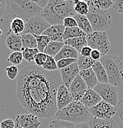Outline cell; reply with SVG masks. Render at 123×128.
<instances>
[{
    "mask_svg": "<svg viewBox=\"0 0 123 128\" xmlns=\"http://www.w3.org/2000/svg\"><path fill=\"white\" fill-rule=\"evenodd\" d=\"M92 49L91 47H89V46H84L80 50V54L84 56V57H90L91 52H92Z\"/></svg>",
    "mask_w": 123,
    "mask_h": 128,
    "instance_id": "7bdbcfd3",
    "label": "cell"
},
{
    "mask_svg": "<svg viewBox=\"0 0 123 128\" xmlns=\"http://www.w3.org/2000/svg\"><path fill=\"white\" fill-rule=\"evenodd\" d=\"M88 4L100 10H107L110 8L113 7V1L112 0H91L87 1Z\"/></svg>",
    "mask_w": 123,
    "mask_h": 128,
    "instance_id": "f546056e",
    "label": "cell"
},
{
    "mask_svg": "<svg viewBox=\"0 0 123 128\" xmlns=\"http://www.w3.org/2000/svg\"><path fill=\"white\" fill-rule=\"evenodd\" d=\"M5 70L7 76L10 80H14L18 78L20 72L16 65H10L6 67Z\"/></svg>",
    "mask_w": 123,
    "mask_h": 128,
    "instance_id": "d590c367",
    "label": "cell"
},
{
    "mask_svg": "<svg viewBox=\"0 0 123 128\" xmlns=\"http://www.w3.org/2000/svg\"><path fill=\"white\" fill-rule=\"evenodd\" d=\"M94 90L101 97L103 100L115 106L119 103V94L117 88L109 83H98Z\"/></svg>",
    "mask_w": 123,
    "mask_h": 128,
    "instance_id": "ba28073f",
    "label": "cell"
},
{
    "mask_svg": "<svg viewBox=\"0 0 123 128\" xmlns=\"http://www.w3.org/2000/svg\"><path fill=\"white\" fill-rule=\"evenodd\" d=\"M51 25L42 16H36L29 18L25 22V29L22 34L30 33L34 35H41Z\"/></svg>",
    "mask_w": 123,
    "mask_h": 128,
    "instance_id": "9c48e42d",
    "label": "cell"
},
{
    "mask_svg": "<svg viewBox=\"0 0 123 128\" xmlns=\"http://www.w3.org/2000/svg\"><path fill=\"white\" fill-rule=\"evenodd\" d=\"M95 62L96 61L92 59L91 57H84L81 54H79L77 59V64L80 72L91 68Z\"/></svg>",
    "mask_w": 123,
    "mask_h": 128,
    "instance_id": "83f0119b",
    "label": "cell"
},
{
    "mask_svg": "<svg viewBox=\"0 0 123 128\" xmlns=\"http://www.w3.org/2000/svg\"><path fill=\"white\" fill-rule=\"evenodd\" d=\"M7 14L2 18H8L11 20L15 17L22 18L25 22L31 17L41 16L43 9L34 1L30 0H6Z\"/></svg>",
    "mask_w": 123,
    "mask_h": 128,
    "instance_id": "3957f363",
    "label": "cell"
},
{
    "mask_svg": "<svg viewBox=\"0 0 123 128\" xmlns=\"http://www.w3.org/2000/svg\"><path fill=\"white\" fill-rule=\"evenodd\" d=\"M38 43V49L40 52H43L45 49L47 47L51 40L48 36L43 34L41 35H35Z\"/></svg>",
    "mask_w": 123,
    "mask_h": 128,
    "instance_id": "1f68e13d",
    "label": "cell"
},
{
    "mask_svg": "<svg viewBox=\"0 0 123 128\" xmlns=\"http://www.w3.org/2000/svg\"><path fill=\"white\" fill-rule=\"evenodd\" d=\"M61 76L63 84L67 88H69L75 78L80 74L77 62L72 64L70 66L59 70Z\"/></svg>",
    "mask_w": 123,
    "mask_h": 128,
    "instance_id": "7c38bea8",
    "label": "cell"
},
{
    "mask_svg": "<svg viewBox=\"0 0 123 128\" xmlns=\"http://www.w3.org/2000/svg\"><path fill=\"white\" fill-rule=\"evenodd\" d=\"M74 9L77 14L86 16L89 10V6L87 1L74 0Z\"/></svg>",
    "mask_w": 123,
    "mask_h": 128,
    "instance_id": "f1b7e54d",
    "label": "cell"
},
{
    "mask_svg": "<svg viewBox=\"0 0 123 128\" xmlns=\"http://www.w3.org/2000/svg\"><path fill=\"white\" fill-rule=\"evenodd\" d=\"M76 62H77V59H75V58H64V59L60 60L57 62L58 70H60L67 67Z\"/></svg>",
    "mask_w": 123,
    "mask_h": 128,
    "instance_id": "8d00e7d4",
    "label": "cell"
},
{
    "mask_svg": "<svg viewBox=\"0 0 123 128\" xmlns=\"http://www.w3.org/2000/svg\"><path fill=\"white\" fill-rule=\"evenodd\" d=\"M35 2V3H36L39 7H41L42 9L45 8L46 7V6L47 5V4L48 3L49 1L48 0H38V1H34Z\"/></svg>",
    "mask_w": 123,
    "mask_h": 128,
    "instance_id": "bcb514c9",
    "label": "cell"
},
{
    "mask_svg": "<svg viewBox=\"0 0 123 128\" xmlns=\"http://www.w3.org/2000/svg\"><path fill=\"white\" fill-rule=\"evenodd\" d=\"M15 122L10 118H7L1 122V128H15Z\"/></svg>",
    "mask_w": 123,
    "mask_h": 128,
    "instance_id": "ab89813d",
    "label": "cell"
},
{
    "mask_svg": "<svg viewBox=\"0 0 123 128\" xmlns=\"http://www.w3.org/2000/svg\"><path fill=\"white\" fill-rule=\"evenodd\" d=\"M88 88L80 74L75 78L69 88L74 101L80 102Z\"/></svg>",
    "mask_w": 123,
    "mask_h": 128,
    "instance_id": "8fae6325",
    "label": "cell"
},
{
    "mask_svg": "<svg viewBox=\"0 0 123 128\" xmlns=\"http://www.w3.org/2000/svg\"><path fill=\"white\" fill-rule=\"evenodd\" d=\"M80 74L86 84L88 89H94V88L98 84L99 81L92 68L80 72Z\"/></svg>",
    "mask_w": 123,
    "mask_h": 128,
    "instance_id": "ffe728a7",
    "label": "cell"
},
{
    "mask_svg": "<svg viewBox=\"0 0 123 128\" xmlns=\"http://www.w3.org/2000/svg\"><path fill=\"white\" fill-rule=\"evenodd\" d=\"M92 68L97 77L99 83H108L107 72L103 66L102 64L100 63V60L96 61L92 66Z\"/></svg>",
    "mask_w": 123,
    "mask_h": 128,
    "instance_id": "7402d4cb",
    "label": "cell"
},
{
    "mask_svg": "<svg viewBox=\"0 0 123 128\" xmlns=\"http://www.w3.org/2000/svg\"><path fill=\"white\" fill-rule=\"evenodd\" d=\"M88 17L94 32H106L112 25L111 13L108 10H100L89 4Z\"/></svg>",
    "mask_w": 123,
    "mask_h": 128,
    "instance_id": "8992f818",
    "label": "cell"
},
{
    "mask_svg": "<svg viewBox=\"0 0 123 128\" xmlns=\"http://www.w3.org/2000/svg\"><path fill=\"white\" fill-rule=\"evenodd\" d=\"M15 128H23L21 127V126H20V125L18 124V123H17V122H16L15 121Z\"/></svg>",
    "mask_w": 123,
    "mask_h": 128,
    "instance_id": "c3c4849f",
    "label": "cell"
},
{
    "mask_svg": "<svg viewBox=\"0 0 123 128\" xmlns=\"http://www.w3.org/2000/svg\"><path fill=\"white\" fill-rule=\"evenodd\" d=\"M23 53L21 51L13 52L9 55L7 58V61L11 63L13 65H19L23 62Z\"/></svg>",
    "mask_w": 123,
    "mask_h": 128,
    "instance_id": "d6a6232c",
    "label": "cell"
},
{
    "mask_svg": "<svg viewBox=\"0 0 123 128\" xmlns=\"http://www.w3.org/2000/svg\"><path fill=\"white\" fill-rule=\"evenodd\" d=\"M74 17L77 22L78 27L81 29L82 31L85 33L87 35L93 33V29H92V26H91L90 22L86 16L76 14V15Z\"/></svg>",
    "mask_w": 123,
    "mask_h": 128,
    "instance_id": "44dd1931",
    "label": "cell"
},
{
    "mask_svg": "<svg viewBox=\"0 0 123 128\" xmlns=\"http://www.w3.org/2000/svg\"><path fill=\"white\" fill-rule=\"evenodd\" d=\"M55 118L72 122L75 124L88 122L93 117L89 109L82 102L74 101L71 104L60 110H58Z\"/></svg>",
    "mask_w": 123,
    "mask_h": 128,
    "instance_id": "277c9868",
    "label": "cell"
},
{
    "mask_svg": "<svg viewBox=\"0 0 123 128\" xmlns=\"http://www.w3.org/2000/svg\"><path fill=\"white\" fill-rule=\"evenodd\" d=\"M65 45L64 42H58V41H50L45 49L43 53L47 56L55 57L58 55L62 48Z\"/></svg>",
    "mask_w": 123,
    "mask_h": 128,
    "instance_id": "603a6c76",
    "label": "cell"
},
{
    "mask_svg": "<svg viewBox=\"0 0 123 128\" xmlns=\"http://www.w3.org/2000/svg\"><path fill=\"white\" fill-rule=\"evenodd\" d=\"M102 100V98L94 89H88L80 102H82L85 107L89 109L97 105Z\"/></svg>",
    "mask_w": 123,
    "mask_h": 128,
    "instance_id": "e0dca14e",
    "label": "cell"
},
{
    "mask_svg": "<svg viewBox=\"0 0 123 128\" xmlns=\"http://www.w3.org/2000/svg\"><path fill=\"white\" fill-rule=\"evenodd\" d=\"M113 8L115 10L120 14H123V0L113 1Z\"/></svg>",
    "mask_w": 123,
    "mask_h": 128,
    "instance_id": "60d3db41",
    "label": "cell"
},
{
    "mask_svg": "<svg viewBox=\"0 0 123 128\" xmlns=\"http://www.w3.org/2000/svg\"><path fill=\"white\" fill-rule=\"evenodd\" d=\"M117 113L123 124V99L119 102L117 106Z\"/></svg>",
    "mask_w": 123,
    "mask_h": 128,
    "instance_id": "f6af8a7d",
    "label": "cell"
},
{
    "mask_svg": "<svg viewBox=\"0 0 123 128\" xmlns=\"http://www.w3.org/2000/svg\"><path fill=\"white\" fill-rule=\"evenodd\" d=\"M63 25L66 28H72L78 26L77 22L74 17H66L63 22Z\"/></svg>",
    "mask_w": 123,
    "mask_h": 128,
    "instance_id": "f35d334b",
    "label": "cell"
},
{
    "mask_svg": "<svg viewBox=\"0 0 123 128\" xmlns=\"http://www.w3.org/2000/svg\"><path fill=\"white\" fill-rule=\"evenodd\" d=\"M42 68L43 70L48 72H55L56 70H59L58 68L57 62L55 60V58L48 56L47 57V60L45 64Z\"/></svg>",
    "mask_w": 123,
    "mask_h": 128,
    "instance_id": "e575fe53",
    "label": "cell"
},
{
    "mask_svg": "<svg viewBox=\"0 0 123 128\" xmlns=\"http://www.w3.org/2000/svg\"><path fill=\"white\" fill-rule=\"evenodd\" d=\"M88 123L91 128H120L113 119L100 120L92 118Z\"/></svg>",
    "mask_w": 123,
    "mask_h": 128,
    "instance_id": "d6986e66",
    "label": "cell"
},
{
    "mask_svg": "<svg viewBox=\"0 0 123 128\" xmlns=\"http://www.w3.org/2000/svg\"><path fill=\"white\" fill-rule=\"evenodd\" d=\"M20 35L22 36L23 49L38 48V43L35 35L30 33H25Z\"/></svg>",
    "mask_w": 123,
    "mask_h": 128,
    "instance_id": "4316f807",
    "label": "cell"
},
{
    "mask_svg": "<svg viewBox=\"0 0 123 128\" xmlns=\"http://www.w3.org/2000/svg\"><path fill=\"white\" fill-rule=\"evenodd\" d=\"M7 14V1L0 0V16L2 18Z\"/></svg>",
    "mask_w": 123,
    "mask_h": 128,
    "instance_id": "b9f144b4",
    "label": "cell"
},
{
    "mask_svg": "<svg viewBox=\"0 0 123 128\" xmlns=\"http://www.w3.org/2000/svg\"><path fill=\"white\" fill-rule=\"evenodd\" d=\"M87 34L84 33L81 29L79 28L78 26L72 28H66L63 34V40L64 42L66 40L72 39V38H79V37L86 36Z\"/></svg>",
    "mask_w": 123,
    "mask_h": 128,
    "instance_id": "484cf974",
    "label": "cell"
},
{
    "mask_svg": "<svg viewBox=\"0 0 123 128\" xmlns=\"http://www.w3.org/2000/svg\"><path fill=\"white\" fill-rule=\"evenodd\" d=\"M39 50L38 48L36 49H24L22 50L23 58L26 61L28 62H32L34 61L35 56L38 54Z\"/></svg>",
    "mask_w": 123,
    "mask_h": 128,
    "instance_id": "836d02e7",
    "label": "cell"
},
{
    "mask_svg": "<svg viewBox=\"0 0 123 128\" xmlns=\"http://www.w3.org/2000/svg\"><path fill=\"white\" fill-rule=\"evenodd\" d=\"M100 62L107 72L108 83L120 87L123 83V58L116 55H105Z\"/></svg>",
    "mask_w": 123,
    "mask_h": 128,
    "instance_id": "5b68a950",
    "label": "cell"
},
{
    "mask_svg": "<svg viewBox=\"0 0 123 128\" xmlns=\"http://www.w3.org/2000/svg\"><path fill=\"white\" fill-rule=\"evenodd\" d=\"M65 44L72 46L74 49H76L80 54V50L84 46H88V41H87L86 36L79 37V38H72V39L67 40L64 41Z\"/></svg>",
    "mask_w": 123,
    "mask_h": 128,
    "instance_id": "d4e9b609",
    "label": "cell"
},
{
    "mask_svg": "<svg viewBox=\"0 0 123 128\" xmlns=\"http://www.w3.org/2000/svg\"><path fill=\"white\" fill-rule=\"evenodd\" d=\"M36 115L29 114H18L15 121L23 128H39L41 126V121Z\"/></svg>",
    "mask_w": 123,
    "mask_h": 128,
    "instance_id": "5bb4252c",
    "label": "cell"
},
{
    "mask_svg": "<svg viewBox=\"0 0 123 128\" xmlns=\"http://www.w3.org/2000/svg\"><path fill=\"white\" fill-rule=\"evenodd\" d=\"M74 98L69 90L64 84H62L58 89L56 94V105L58 110L64 108L74 102Z\"/></svg>",
    "mask_w": 123,
    "mask_h": 128,
    "instance_id": "4fadbf2b",
    "label": "cell"
},
{
    "mask_svg": "<svg viewBox=\"0 0 123 128\" xmlns=\"http://www.w3.org/2000/svg\"><path fill=\"white\" fill-rule=\"evenodd\" d=\"M88 46L99 50L102 56L107 55L111 48L108 34L106 32H94L86 36Z\"/></svg>",
    "mask_w": 123,
    "mask_h": 128,
    "instance_id": "52a82bcc",
    "label": "cell"
},
{
    "mask_svg": "<svg viewBox=\"0 0 123 128\" xmlns=\"http://www.w3.org/2000/svg\"><path fill=\"white\" fill-rule=\"evenodd\" d=\"M74 9V1L72 0H49L43 8L41 16L51 25H63L66 17L76 15Z\"/></svg>",
    "mask_w": 123,
    "mask_h": 128,
    "instance_id": "7a4b0ae2",
    "label": "cell"
},
{
    "mask_svg": "<svg viewBox=\"0 0 123 128\" xmlns=\"http://www.w3.org/2000/svg\"><path fill=\"white\" fill-rule=\"evenodd\" d=\"M25 29V22L22 18L15 17L10 21V29L7 32L15 34H21Z\"/></svg>",
    "mask_w": 123,
    "mask_h": 128,
    "instance_id": "cb8c5ba5",
    "label": "cell"
},
{
    "mask_svg": "<svg viewBox=\"0 0 123 128\" xmlns=\"http://www.w3.org/2000/svg\"><path fill=\"white\" fill-rule=\"evenodd\" d=\"M75 128H91L90 126H89L88 122H84V123L81 124H78L75 125Z\"/></svg>",
    "mask_w": 123,
    "mask_h": 128,
    "instance_id": "7dc6e473",
    "label": "cell"
},
{
    "mask_svg": "<svg viewBox=\"0 0 123 128\" xmlns=\"http://www.w3.org/2000/svg\"><path fill=\"white\" fill-rule=\"evenodd\" d=\"M91 115L94 118L100 120H111L117 113V106H115L104 100L94 107L89 109Z\"/></svg>",
    "mask_w": 123,
    "mask_h": 128,
    "instance_id": "30bf717a",
    "label": "cell"
},
{
    "mask_svg": "<svg viewBox=\"0 0 123 128\" xmlns=\"http://www.w3.org/2000/svg\"><path fill=\"white\" fill-rule=\"evenodd\" d=\"M90 57L92 59H93L96 62V61L100 60V58L102 57V55L99 50H96V49H92Z\"/></svg>",
    "mask_w": 123,
    "mask_h": 128,
    "instance_id": "ee69618b",
    "label": "cell"
},
{
    "mask_svg": "<svg viewBox=\"0 0 123 128\" xmlns=\"http://www.w3.org/2000/svg\"><path fill=\"white\" fill-rule=\"evenodd\" d=\"M66 27L63 25H51L48 29L43 33V35L48 36L51 41L64 42L63 34Z\"/></svg>",
    "mask_w": 123,
    "mask_h": 128,
    "instance_id": "2e32d148",
    "label": "cell"
},
{
    "mask_svg": "<svg viewBox=\"0 0 123 128\" xmlns=\"http://www.w3.org/2000/svg\"><path fill=\"white\" fill-rule=\"evenodd\" d=\"M79 52L72 48V46H69V45L65 44L64 47L62 48L61 50H60L58 55L55 57V60L57 62L58 61L60 60L61 59H64V58H75V59H78L79 56Z\"/></svg>",
    "mask_w": 123,
    "mask_h": 128,
    "instance_id": "ac0fdd59",
    "label": "cell"
},
{
    "mask_svg": "<svg viewBox=\"0 0 123 128\" xmlns=\"http://www.w3.org/2000/svg\"><path fill=\"white\" fill-rule=\"evenodd\" d=\"M5 40V44L13 52L22 51L23 44L20 34H15L12 32H7Z\"/></svg>",
    "mask_w": 123,
    "mask_h": 128,
    "instance_id": "9a60e30c",
    "label": "cell"
},
{
    "mask_svg": "<svg viewBox=\"0 0 123 128\" xmlns=\"http://www.w3.org/2000/svg\"><path fill=\"white\" fill-rule=\"evenodd\" d=\"M62 84L59 70L48 72L36 65H28L20 71L15 96L29 113L49 119L58 110L56 94Z\"/></svg>",
    "mask_w": 123,
    "mask_h": 128,
    "instance_id": "6da1fadb",
    "label": "cell"
},
{
    "mask_svg": "<svg viewBox=\"0 0 123 128\" xmlns=\"http://www.w3.org/2000/svg\"><path fill=\"white\" fill-rule=\"evenodd\" d=\"M48 56L43 52H39L34 58V62L39 67L42 68L45 64Z\"/></svg>",
    "mask_w": 123,
    "mask_h": 128,
    "instance_id": "74e56055",
    "label": "cell"
},
{
    "mask_svg": "<svg viewBox=\"0 0 123 128\" xmlns=\"http://www.w3.org/2000/svg\"><path fill=\"white\" fill-rule=\"evenodd\" d=\"M75 125L72 122L55 119L50 121L48 128H75Z\"/></svg>",
    "mask_w": 123,
    "mask_h": 128,
    "instance_id": "4dcf8cb0",
    "label": "cell"
}]
</instances>
